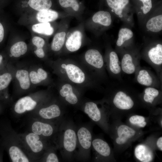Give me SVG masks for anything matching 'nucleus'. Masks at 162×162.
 Returning a JSON list of instances; mask_svg holds the SVG:
<instances>
[{
  "instance_id": "1",
  "label": "nucleus",
  "mask_w": 162,
  "mask_h": 162,
  "mask_svg": "<svg viewBox=\"0 0 162 162\" xmlns=\"http://www.w3.org/2000/svg\"><path fill=\"white\" fill-rule=\"evenodd\" d=\"M76 128L72 121L65 119L59 125L55 145L66 161H71L75 157L77 146Z\"/></svg>"
},
{
  "instance_id": "2",
  "label": "nucleus",
  "mask_w": 162,
  "mask_h": 162,
  "mask_svg": "<svg viewBox=\"0 0 162 162\" xmlns=\"http://www.w3.org/2000/svg\"><path fill=\"white\" fill-rule=\"evenodd\" d=\"M16 134L14 137L8 125L1 124L0 135L2 148L6 150L12 162L33 161L18 135Z\"/></svg>"
},
{
  "instance_id": "3",
  "label": "nucleus",
  "mask_w": 162,
  "mask_h": 162,
  "mask_svg": "<svg viewBox=\"0 0 162 162\" xmlns=\"http://www.w3.org/2000/svg\"><path fill=\"white\" fill-rule=\"evenodd\" d=\"M18 136L33 161H39L46 150L50 147L54 146L40 136L31 131Z\"/></svg>"
},
{
  "instance_id": "4",
  "label": "nucleus",
  "mask_w": 162,
  "mask_h": 162,
  "mask_svg": "<svg viewBox=\"0 0 162 162\" xmlns=\"http://www.w3.org/2000/svg\"><path fill=\"white\" fill-rule=\"evenodd\" d=\"M91 127L89 124H83L77 126V151L75 157L79 161H86L90 157L92 136Z\"/></svg>"
},
{
  "instance_id": "5",
  "label": "nucleus",
  "mask_w": 162,
  "mask_h": 162,
  "mask_svg": "<svg viewBox=\"0 0 162 162\" xmlns=\"http://www.w3.org/2000/svg\"><path fill=\"white\" fill-rule=\"evenodd\" d=\"M112 92V103L116 109L122 110H131L134 106L135 100L133 97L134 90L122 83L115 84Z\"/></svg>"
},
{
  "instance_id": "6",
  "label": "nucleus",
  "mask_w": 162,
  "mask_h": 162,
  "mask_svg": "<svg viewBox=\"0 0 162 162\" xmlns=\"http://www.w3.org/2000/svg\"><path fill=\"white\" fill-rule=\"evenodd\" d=\"M59 124L33 118L30 128L31 132L40 136L51 144L53 143L55 146Z\"/></svg>"
},
{
  "instance_id": "7",
  "label": "nucleus",
  "mask_w": 162,
  "mask_h": 162,
  "mask_svg": "<svg viewBox=\"0 0 162 162\" xmlns=\"http://www.w3.org/2000/svg\"><path fill=\"white\" fill-rule=\"evenodd\" d=\"M64 113L59 105L53 103L38 109L35 112L34 118L59 124L65 119Z\"/></svg>"
},
{
  "instance_id": "8",
  "label": "nucleus",
  "mask_w": 162,
  "mask_h": 162,
  "mask_svg": "<svg viewBox=\"0 0 162 162\" xmlns=\"http://www.w3.org/2000/svg\"><path fill=\"white\" fill-rule=\"evenodd\" d=\"M135 74L136 80L139 84L146 87L161 88L162 81L150 70L140 66Z\"/></svg>"
},
{
  "instance_id": "9",
  "label": "nucleus",
  "mask_w": 162,
  "mask_h": 162,
  "mask_svg": "<svg viewBox=\"0 0 162 162\" xmlns=\"http://www.w3.org/2000/svg\"><path fill=\"white\" fill-rule=\"evenodd\" d=\"M38 102L30 96H27L19 99L14 108V112L18 115L34 110L38 106Z\"/></svg>"
},
{
  "instance_id": "10",
  "label": "nucleus",
  "mask_w": 162,
  "mask_h": 162,
  "mask_svg": "<svg viewBox=\"0 0 162 162\" xmlns=\"http://www.w3.org/2000/svg\"><path fill=\"white\" fill-rule=\"evenodd\" d=\"M82 110L94 122L100 124L104 123V115L96 103L93 101L86 102Z\"/></svg>"
},
{
  "instance_id": "11",
  "label": "nucleus",
  "mask_w": 162,
  "mask_h": 162,
  "mask_svg": "<svg viewBox=\"0 0 162 162\" xmlns=\"http://www.w3.org/2000/svg\"><path fill=\"white\" fill-rule=\"evenodd\" d=\"M121 64L122 72L128 74L135 73L140 66L139 60L129 53L124 54Z\"/></svg>"
},
{
  "instance_id": "12",
  "label": "nucleus",
  "mask_w": 162,
  "mask_h": 162,
  "mask_svg": "<svg viewBox=\"0 0 162 162\" xmlns=\"http://www.w3.org/2000/svg\"><path fill=\"white\" fill-rule=\"evenodd\" d=\"M62 68L64 69L69 79L76 83H81L85 80V76L81 69L77 66L73 64H64L61 65Z\"/></svg>"
},
{
  "instance_id": "13",
  "label": "nucleus",
  "mask_w": 162,
  "mask_h": 162,
  "mask_svg": "<svg viewBox=\"0 0 162 162\" xmlns=\"http://www.w3.org/2000/svg\"><path fill=\"white\" fill-rule=\"evenodd\" d=\"M108 67L111 75L119 81L122 80V71L121 62L116 53L114 51H111L109 55Z\"/></svg>"
},
{
  "instance_id": "14",
  "label": "nucleus",
  "mask_w": 162,
  "mask_h": 162,
  "mask_svg": "<svg viewBox=\"0 0 162 162\" xmlns=\"http://www.w3.org/2000/svg\"><path fill=\"white\" fill-rule=\"evenodd\" d=\"M85 58L86 62L96 69H101L103 68L104 61L103 57L98 50L90 49L86 52Z\"/></svg>"
},
{
  "instance_id": "15",
  "label": "nucleus",
  "mask_w": 162,
  "mask_h": 162,
  "mask_svg": "<svg viewBox=\"0 0 162 162\" xmlns=\"http://www.w3.org/2000/svg\"><path fill=\"white\" fill-rule=\"evenodd\" d=\"M136 133L134 129L124 124L120 125L117 129L118 137L115 140L116 142L118 145L124 144L134 136Z\"/></svg>"
},
{
  "instance_id": "16",
  "label": "nucleus",
  "mask_w": 162,
  "mask_h": 162,
  "mask_svg": "<svg viewBox=\"0 0 162 162\" xmlns=\"http://www.w3.org/2000/svg\"><path fill=\"white\" fill-rule=\"evenodd\" d=\"M92 147L100 157L107 158L111 154V148L108 143L103 139L96 138L92 139Z\"/></svg>"
},
{
  "instance_id": "17",
  "label": "nucleus",
  "mask_w": 162,
  "mask_h": 162,
  "mask_svg": "<svg viewBox=\"0 0 162 162\" xmlns=\"http://www.w3.org/2000/svg\"><path fill=\"white\" fill-rule=\"evenodd\" d=\"M59 94L66 102L72 105H75L79 102V98L77 95L73 92L71 85L65 84L60 90Z\"/></svg>"
},
{
  "instance_id": "18",
  "label": "nucleus",
  "mask_w": 162,
  "mask_h": 162,
  "mask_svg": "<svg viewBox=\"0 0 162 162\" xmlns=\"http://www.w3.org/2000/svg\"><path fill=\"white\" fill-rule=\"evenodd\" d=\"M82 44V34L78 31L74 32L68 38L65 44L67 49L70 52L78 50Z\"/></svg>"
},
{
  "instance_id": "19",
  "label": "nucleus",
  "mask_w": 162,
  "mask_h": 162,
  "mask_svg": "<svg viewBox=\"0 0 162 162\" xmlns=\"http://www.w3.org/2000/svg\"><path fill=\"white\" fill-rule=\"evenodd\" d=\"M134 155L136 158L142 162L151 161L153 158L151 151L145 145L140 144L137 146L134 150Z\"/></svg>"
},
{
  "instance_id": "20",
  "label": "nucleus",
  "mask_w": 162,
  "mask_h": 162,
  "mask_svg": "<svg viewBox=\"0 0 162 162\" xmlns=\"http://www.w3.org/2000/svg\"><path fill=\"white\" fill-rule=\"evenodd\" d=\"M161 90L159 88L151 87H146L142 93L143 101L147 104H153L161 94Z\"/></svg>"
},
{
  "instance_id": "21",
  "label": "nucleus",
  "mask_w": 162,
  "mask_h": 162,
  "mask_svg": "<svg viewBox=\"0 0 162 162\" xmlns=\"http://www.w3.org/2000/svg\"><path fill=\"white\" fill-rule=\"evenodd\" d=\"M16 77L22 89L27 90L30 87L31 82L29 73L27 70L23 69L17 70L16 73Z\"/></svg>"
},
{
  "instance_id": "22",
  "label": "nucleus",
  "mask_w": 162,
  "mask_h": 162,
  "mask_svg": "<svg viewBox=\"0 0 162 162\" xmlns=\"http://www.w3.org/2000/svg\"><path fill=\"white\" fill-rule=\"evenodd\" d=\"M58 17V13L55 11L49 9L38 11L36 18L40 23L48 22L56 20Z\"/></svg>"
},
{
  "instance_id": "23",
  "label": "nucleus",
  "mask_w": 162,
  "mask_h": 162,
  "mask_svg": "<svg viewBox=\"0 0 162 162\" xmlns=\"http://www.w3.org/2000/svg\"><path fill=\"white\" fill-rule=\"evenodd\" d=\"M108 6L113 10L115 14L120 17L122 16L123 9L129 2V0H106Z\"/></svg>"
},
{
  "instance_id": "24",
  "label": "nucleus",
  "mask_w": 162,
  "mask_h": 162,
  "mask_svg": "<svg viewBox=\"0 0 162 162\" xmlns=\"http://www.w3.org/2000/svg\"><path fill=\"white\" fill-rule=\"evenodd\" d=\"M92 20L95 23L106 26H110L112 22L110 13L104 11H100L95 13L93 16Z\"/></svg>"
},
{
  "instance_id": "25",
  "label": "nucleus",
  "mask_w": 162,
  "mask_h": 162,
  "mask_svg": "<svg viewBox=\"0 0 162 162\" xmlns=\"http://www.w3.org/2000/svg\"><path fill=\"white\" fill-rule=\"evenodd\" d=\"M28 3L32 9L38 11L49 10L52 5L51 0H29Z\"/></svg>"
},
{
  "instance_id": "26",
  "label": "nucleus",
  "mask_w": 162,
  "mask_h": 162,
  "mask_svg": "<svg viewBox=\"0 0 162 162\" xmlns=\"http://www.w3.org/2000/svg\"><path fill=\"white\" fill-rule=\"evenodd\" d=\"M147 28L151 32H159L162 29V15L153 17L150 19L146 24Z\"/></svg>"
},
{
  "instance_id": "27",
  "label": "nucleus",
  "mask_w": 162,
  "mask_h": 162,
  "mask_svg": "<svg viewBox=\"0 0 162 162\" xmlns=\"http://www.w3.org/2000/svg\"><path fill=\"white\" fill-rule=\"evenodd\" d=\"M27 46L23 41L17 42L11 47L10 52L11 55L15 58H18L24 55L27 50Z\"/></svg>"
},
{
  "instance_id": "28",
  "label": "nucleus",
  "mask_w": 162,
  "mask_h": 162,
  "mask_svg": "<svg viewBox=\"0 0 162 162\" xmlns=\"http://www.w3.org/2000/svg\"><path fill=\"white\" fill-rule=\"evenodd\" d=\"M32 28L35 32L46 35H51L54 32L53 27L49 22L34 24L32 26Z\"/></svg>"
},
{
  "instance_id": "29",
  "label": "nucleus",
  "mask_w": 162,
  "mask_h": 162,
  "mask_svg": "<svg viewBox=\"0 0 162 162\" xmlns=\"http://www.w3.org/2000/svg\"><path fill=\"white\" fill-rule=\"evenodd\" d=\"M29 75L31 82L34 84L40 83L45 80L48 76L46 72L41 68H38L37 72L34 70L31 71Z\"/></svg>"
},
{
  "instance_id": "30",
  "label": "nucleus",
  "mask_w": 162,
  "mask_h": 162,
  "mask_svg": "<svg viewBox=\"0 0 162 162\" xmlns=\"http://www.w3.org/2000/svg\"><path fill=\"white\" fill-rule=\"evenodd\" d=\"M57 149L54 146L50 147L44 153L39 161L46 162H58L59 159L55 151Z\"/></svg>"
},
{
  "instance_id": "31",
  "label": "nucleus",
  "mask_w": 162,
  "mask_h": 162,
  "mask_svg": "<svg viewBox=\"0 0 162 162\" xmlns=\"http://www.w3.org/2000/svg\"><path fill=\"white\" fill-rule=\"evenodd\" d=\"M65 35L64 32L58 33L55 35L51 45L52 50L58 51L61 49L64 43Z\"/></svg>"
},
{
  "instance_id": "32",
  "label": "nucleus",
  "mask_w": 162,
  "mask_h": 162,
  "mask_svg": "<svg viewBox=\"0 0 162 162\" xmlns=\"http://www.w3.org/2000/svg\"><path fill=\"white\" fill-rule=\"evenodd\" d=\"M133 35L132 31L127 28H121L119 31L116 44L118 47L122 46L124 42L131 38Z\"/></svg>"
},
{
  "instance_id": "33",
  "label": "nucleus",
  "mask_w": 162,
  "mask_h": 162,
  "mask_svg": "<svg viewBox=\"0 0 162 162\" xmlns=\"http://www.w3.org/2000/svg\"><path fill=\"white\" fill-rule=\"evenodd\" d=\"M12 78L11 74L6 72L0 74V100L4 99L2 95L8 86Z\"/></svg>"
},
{
  "instance_id": "34",
  "label": "nucleus",
  "mask_w": 162,
  "mask_h": 162,
  "mask_svg": "<svg viewBox=\"0 0 162 162\" xmlns=\"http://www.w3.org/2000/svg\"><path fill=\"white\" fill-rule=\"evenodd\" d=\"M32 43L36 47L34 53L36 56L40 58L45 56V53L43 49L45 44V41L42 38L38 36L34 37L32 40Z\"/></svg>"
},
{
  "instance_id": "35",
  "label": "nucleus",
  "mask_w": 162,
  "mask_h": 162,
  "mask_svg": "<svg viewBox=\"0 0 162 162\" xmlns=\"http://www.w3.org/2000/svg\"><path fill=\"white\" fill-rule=\"evenodd\" d=\"M60 5L64 8H71L75 11L80 8L79 4L77 0H58Z\"/></svg>"
},
{
  "instance_id": "36",
  "label": "nucleus",
  "mask_w": 162,
  "mask_h": 162,
  "mask_svg": "<svg viewBox=\"0 0 162 162\" xmlns=\"http://www.w3.org/2000/svg\"><path fill=\"white\" fill-rule=\"evenodd\" d=\"M142 4L141 9L144 14L148 13L151 9L152 7V0H138Z\"/></svg>"
},
{
  "instance_id": "37",
  "label": "nucleus",
  "mask_w": 162,
  "mask_h": 162,
  "mask_svg": "<svg viewBox=\"0 0 162 162\" xmlns=\"http://www.w3.org/2000/svg\"><path fill=\"white\" fill-rule=\"evenodd\" d=\"M145 120V118L144 117L137 115L132 116L129 119V121L131 124L138 126Z\"/></svg>"
},
{
  "instance_id": "38",
  "label": "nucleus",
  "mask_w": 162,
  "mask_h": 162,
  "mask_svg": "<svg viewBox=\"0 0 162 162\" xmlns=\"http://www.w3.org/2000/svg\"><path fill=\"white\" fill-rule=\"evenodd\" d=\"M4 35V31L3 27L0 22V43L3 40Z\"/></svg>"
},
{
  "instance_id": "39",
  "label": "nucleus",
  "mask_w": 162,
  "mask_h": 162,
  "mask_svg": "<svg viewBox=\"0 0 162 162\" xmlns=\"http://www.w3.org/2000/svg\"><path fill=\"white\" fill-rule=\"evenodd\" d=\"M156 144L158 148L159 149L162 151V137H160L158 139L157 142Z\"/></svg>"
},
{
  "instance_id": "40",
  "label": "nucleus",
  "mask_w": 162,
  "mask_h": 162,
  "mask_svg": "<svg viewBox=\"0 0 162 162\" xmlns=\"http://www.w3.org/2000/svg\"><path fill=\"white\" fill-rule=\"evenodd\" d=\"M3 56L0 54V69L3 65Z\"/></svg>"
},
{
  "instance_id": "41",
  "label": "nucleus",
  "mask_w": 162,
  "mask_h": 162,
  "mask_svg": "<svg viewBox=\"0 0 162 162\" xmlns=\"http://www.w3.org/2000/svg\"><path fill=\"white\" fill-rule=\"evenodd\" d=\"M3 154L2 150H0V162L2 161H3Z\"/></svg>"
},
{
  "instance_id": "42",
  "label": "nucleus",
  "mask_w": 162,
  "mask_h": 162,
  "mask_svg": "<svg viewBox=\"0 0 162 162\" xmlns=\"http://www.w3.org/2000/svg\"></svg>"
}]
</instances>
